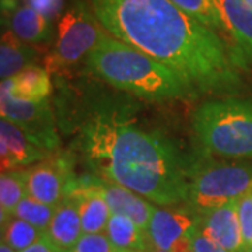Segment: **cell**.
<instances>
[{
	"instance_id": "obj_1",
	"label": "cell",
	"mask_w": 252,
	"mask_h": 252,
	"mask_svg": "<svg viewBox=\"0 0 252 252\" xmlns=\"http://www.w3.org/2000/svg\"><path fill=\"white\" fill-rule=\"evenodd\" d=\"M109 35L162 63L199 94H233L241 79L223 36L171 0H87Z\"/></svg>"
},
{
	"instance_id": "obj_2",
	"label": "cell",
	"mask_w": 252,
	"mask_h": 252,
	"mask_svg": "<svg viewBox=\"0 0 252 252\" xmlns=\"http://www.w3.org/2000/svg\"><path fill=\"white\" fill-rule=\"evenodd\" d=\"M84 161L94 175L162 207L187 202V157L170 139L114 117H95L80 136Z\"/></svg>"
},
{
	"instance_id": "obj_3",
	"label": "cell",
	"mask_w": 252,
	"mask_h": 252,
	"mask_svg": "<svg viewBox=\"0 0 252 252\" xmlns=\"http://www.w3.org/2000/svg\"><path fill=\"white\" fill-rule=\"evenodd\" d=\"M93 74L118 90L149 101L184 99L192 91L162 63L105 32L86 59Z\"/></svg>"
},
{
	"instance_id": "obj_4",
	"label": "cell",
	"mask_w": 252,
	"mask_h": 252,
	"mask_svg": "<svg viewBox=\"0 0 252 252\" xmlns=\"http://www.w3.org/2000/svg\"><path fill=\"white\" fill-rule=\"evenodd\" d=\"M192 127L203 153L225 160L252 158V98L206 101L195 109Z\"/></svg>"
},
{
	"instance_id": "obj_5",
	"label": "cell",
	"mask_w": 252,
	"mask_h": 252,
	"mask_svg": "<svg viewBox=\"0 0 252 252\" xmlns=\"http://www.w3.org/2000/svg\"><path fill=\"white\" fill-rule=\"evenodd\" d=\"M188 196L190 215L238 200L252 190V165L247 162L221 161L203 153L187 157Z\"/></svg>"
},
{
	"instance_id": "obj_6",
	"label": "cell",
	"mask_w": 252,
	"mask_h": 252,
	"mask_svg": "<svg viewBox=\"0 0 252 252\" xmlns=\"http://www.w3.org/2000/svg\"><path fill=\"white\" fill-rule=\"evenodd\" d=\"M105 32L89 1L72 0L58 20L54 49L46 58V70L61 72L87 59Z\"/></svg>"
},
{
	"instance_id": "obj_7",
	"label": "cell",
	"mask_w": 252,
	"mask_h": 252,
	"mask_svg": "<svg viewBox=\"0 0 252 252\" xmlns=\"http://www.w3.org/2000/svg\"><path fill=\"white\" fill-rule=\"evenodd\" d=\"M1 89V87H0ZM0 114L20 126L35 143L48 153H54L59 146V137L55 130L54 112L49 99L23 101L11 97L4 89L0 90Z\"/></svg>"
},
{
	"instance_id": "obj_8",
	"label": "cell",
	"mask_w": 252,
	"mask_h": 252,
	"mask_svg": "<svg viewBox=\"0 0 252 252\" xmlns=\"http://www.w3.org/2000/svg\"><path fill=\"white\" fill-rule=\"evenodd\" d=\"M72 171V156H49L27 170V193L42 203L58 206L66 196Z\"/></svg>"
},
{
	"instance_id": "obj_9",
	"label": "cell",
	"mask_w": 252,
	"mask_h": 252,
	"mask_svg": "<svg viewBox=\"0 0 252 252\" xmlns=\"http://www.w3.org/2000/svg\"><path fill=\"white\" fill-rule=\"evenodd\" d=\"M195 225L193 216L181 210L156 207L147 230L152 247L167 252H192L189 231Z\"/></svg>"
},
{
	"instance_id": "obj_10",
	"label": "cell",
	"mask_w": 252,
	"mask_h": 252,
	"mask_svg": "<svg viewBox=\"0 0 252 252\" xmlns=\"http://www.w3.org/2000/svg\"><path fill=\"white\" fill-rule=\"evenodd\" d=\"M215 4L224 26V36L231 39L235 62L238 67H245L252 63V9L244 0H215Z\"/></svg>"
},
{
	"instance_id": "obj_11",
	"label": "cell",
	"mask_w": 252,
	"mask_h": 252,
	"mask_svg": "<svg viewBox=\"0 0 252 252\" xmlns=\"http://www.w3.org/2000/svg\"><path fill=\"white\" fill-rule=\"evenodd\" d=\"M237 202L238 200H231L225 205L193 215L195 224L199 230L227 252H243L245 248Z\"/></svg>"
},
{
	"instance_id": "obj_12",
	"label": "cell",
	"mask_w": 252,
	"mask_h": 252,
	"mask_svg": "<svg viewBox=\"0 0 252 252\" xmlns=\"http://www.w3.org/2000/svg\"><path fill=\"white\" fill-rule=\"evenodd\" d=\"M51 156L35 143L16 124L1 118L0 121V164L1 172L30 167Z\"/></svg>"
},
{
	"instance_id": "obj_13",
	"label": "cell",
	"mask_w": 252,
	"mask_h": 252,
	"mask_svg": "<svg viewBox=\"0 0 252 252\" xmlns=\"http://www.w3.org/2000/svg\"><path fill=\"white\" fill-rule=\"evenodd\" d=\"M93 185L108 203L109 209L115 215H124L132 219L136 224L147 233L150 219L156 206L147 202V199L122 185L105 181L93 174Z\"/></svg>"
},
{
	"instance_id": "obj_14",
	"label": "cell",
	"mask_w": 252,
	"mask_h": 252,
	"mask_svg": "<svg viewBox=\"0 0 252 252\" xmlns=\"http://www.w3.org/2000/svg\"><path fill=\"white\" fill-rule=\"evenodd\" d=\"M1 14L6 30L11 31L26 44H44L52 36V23L24 3L20 4L17 1L9 6H1Z\"/></svg>"
},
{
	"instance_id": "obj_15",
	"label": "cell",
	"mask_w": 252,
	"mask_h": 252,
	"mask_svg": "<svg viewBox=\"0 0 252 252\" xmlns=\"http://www.w3.org/2000/svg\"><path fill=\"white\" fill-rule=\"evenodd\" d=\"M83 235L77 200L64 196L56 206L55 215L45 231V237L61 252H70Z\"/></svg>"
},
{
	"instance_id": "obj_16",
	"label": "cell",
	"mask_w": 252,
	"mask_h": 252,
	"mask_svg": "<svg viewBox=\"0 0 252 252\" xmlns=\"http://www.w3.org/2000/svg\"><path fill=\"white\" fill-rule=\"evenodd\" d=\"M0 87L14 98L32 102L45 101L49 98L52 91L49 72L35 64L21 70L11 79L1 80Z\"/></svg>"
},
{
	"instance_id": "obj_17",
	"label": "cell",
	"mask_w": 252,
	"mask_h": 252,
	"mask_svg": "<svg viewBox=\"0 0 252 252\" xmlns=\"http://www.w3.org/2000/svg\"><path fill=\"white\" fill-rule=\"evenodd\" d=\"M38 59V51L32 45L18 39L11 31L6 30L1 34L0 42V77L7 80L16 74L34 66Z\"/></svg>"
},
{
	"instance_id": "obj_18",
	"label": "cell",
	"mask_w": 252,
	"mask_h": 252,
	"mask_svg": "<svg viewBox=\"0 0 252 252\" xmlns=\"http://www.w3.org/2000/svg\"><path fill=\"white\" fill-rule=\"evenodd\" d=\"M105 233L111 243L119 250L147 252L152 248L147 233L136 224L132 219L124 215L112 213Z\"/></svg>"
},
{
	"instance_id": "obj_19",
	"label": "cell",
	"mask_w": 252,
	"mask_h": 252,
	"mask_svg": "<svg viewBox=\"0 0 252 252\" xmlns=\"http://www.w3.org/2000/svg\"><path fill=\"white\" fill-rule=\"evenodd\" d=\"M27 195V170L1 172L0 177V224L1 227L14 217L16 209Z\"/></svg>"
},
{
	"instance_id": "obj_20",
	"label": "cell",
	"mask_w": 252,
	"mask_h": 252,
	"mask_svg": "<svg viewBox=\"0 0 252 252\" xmlns=\"http://www.w3.org/2000/svg\"><path fill=\"white\" fill-rule=\"evenodd\" d=\"M44 235V231L16 216L4 227H1V241L9 244L17 252L24 251L38 240H41Z\"/></svg>"
},
{
	"instance_id": "obj_21",
	"label": "cell",
	"mask_w": 252,
	"mask_h": 252,
	"mask_svg": "<svg viewBox=\"0 0 252 252\" xmlns=\"http://www.w3.org/2000/svg\"><path fill=\"white\" fill-rule=\"evenodd\" d=\"M171 1L185 13H188L189 16L196 18L205 26L216 31L217 34H220L221 36L224 35V26L215 4V0H171Z\"/></svg>"
},
{
	"instance_id": "obj_22",
	"label": "cell",
	"mask_w": 252,
	"mask_h": 252,
	"mask_svg": "<svg viewBox=\"0 0 252 252\" xmlns=\"http://www.w3.org/2000/svg\"><path fill=\"white\" fill-rule=\"evenodd\" d=\"M55 210H56V206L42 203L36 199L31 198L27 193L23 198V200L18 203L14 216L27 221V223L32 224L34 227L45 233L52 217H54Z\"/></svg>"
},
{
	"instance_id": "obj_23",
	"label": "cell",
	"mask_w": 252,
	"mask_h": 252,
	"mask_svg": "<svg viewBox=\"0 0 252 252\" xmlns=\"http://www.w3.org/2000/svg\"><path fill=\"white\" fill-rule=\"evenodd\" d=\"M114 244L111 243L108 235L104 233H94V234H83L80 240L76 243L70 252H118Z\"/></svg>"
},
{
	"instance_id": "obj_24",
	"label": "cell",
	"mask_w": 252,
	"mask_h": 252,
	"mask_svg": "<svg viewBox=\"0 0 252 252\" xmlns=\"http://www.w3.org/2000/svg\"><path fill=\"white\" fill-rule=\"evenodd\" d=\"M238 220L241 227V234L245 248L252 247V190L244 195L237 202Z\"/></svg>"
},
{
	"instance_id": "obj_25",
	"label": "cell",
	"mask_w": 252,
	"mask_h": 252,
	"mask_svg": "<svg viewBox=\"0 0 252 252\" xmlns=\"http://www.w3.org/2000/svg\"><path fill=\"white\" fill-rule=\"evenodd\" d=\"M24 4L41 13L51 23L62 16L64 0H23Z\"/></svg>"
},
{
	"instance_id": "obj_26",
	"label": "cell",
	"mask_w": 252,
	"mask_h": 252,
	"mask_svg": "<svg viewBox=\"0 0 252 252\" xmlns=\"http://www.w3.org/2000/svg\"><path fill=\"white\" fill-rule=\"evenodd\" d=\"M189 240H190L192 252H227L224 248L219 247L212 240H209L196 227V224L189 231Z\"/></svg>"
},
{
	"instance_id": "obj_27",
	"label": "cell",
	"mask_w": 252,
	"mask_h": 252,
	"mask_svg": "<svg viewBox=\"0 0 252 252\" xmlns=\"http://www.w3.org/2000/svg\"><path fill=\"white\" fill-rule=\"evenodd\" d=\"M21 252H61L56 247H55L54 244L51 243L48 238H46L45 235L41 238V240H38L36 243H34L31 247H28L26 248L24 251Z\"/></svg>"
},
{
	"instance_id": "obj_28",
	"label": "cell",
	"mask_w": 252,
	"mask_h": 252,
	"mask_svg": "<svg viewBox=\"0 0 252 252\" xmlns=\"http://www.w3.org/2000/svg\"><path fill=\"white\" fill-rule=\"evenodd\" d=\"M0 252H17V251H14V250H13L7 243L1 241V243H0Z\"/></svg>"
},
{
	"instance_id": "obj_29",
	"label": "cell",
	"mask_w": 252,
	"mask_h": 252,
	"mask_svg": "<svg viewBox=\"0 0 252 252\" xmlns=\"http://www.w3.org/2000/svg\"><path fill=\"white\" fill-rule=\"evenodd\" d=\"M147 252H167V251H161V250H157V248H154V247H152L150 250Z\"/></svg>"
},
{
	"instance_id": "obj_30",
	"label": "cell",
	"mask_w": 252,
	"mask_h": 252,
	"mask_svg": "<svg viewBox=\"0 0 252 252\" xmlns=\"http://www.w3.org/2000/svg\"><path fill=\"white\" fill-rule=\"evenodd\" d=\"M245 1V4L248 6V7H251L252 9V0H244Z\"/></svg>"
},
{
	"instance_id": "obj_31",
	"label": "cell",
	"mask_w": 252,
	"mask_h": 252,
	"mask_svg": "<svg viewBox=\"0 0 252 252\" xmlns=\"http://www.w3.org/2000/svg\"><path fill=\"white\" fill-rule=\"evenodd\" d=\"M118 252H143V251H127V250H119Z\"/></svg>"
},
{
	"instance_id": "obj_32",
	"label": "cell",
	"mask_w": 252,
	"mask_h": 252,
	"mask_svg": "<svg viewBox=\"0 0 252 252\" xmlns=\"http://www.w3.org/2000/svg\"><path fill=\"white\" fill-rule=\"evenodd\" d=\"M243 252H252V247L251 248H244Z\"/></svg>"
}]
</instances>
